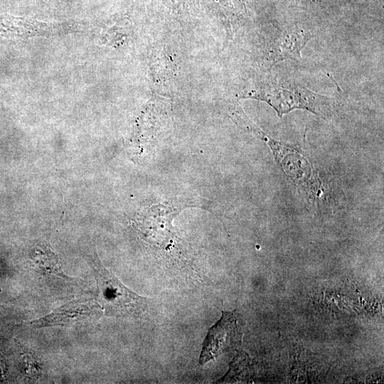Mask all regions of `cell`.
<instances>
[{
  "label": "cell",
  "mask_w": 384,
  "mask_h": 384,
  "mask_svg": "<svg viewBox=\"0 0 384 384\" xmlns=\"http://www.w3.org/2000/svg\"><path fill=\"white\" fill-rule=\"evenodd\" d=\"M248 97L267 102L279 117L294 109L306 110L321 117H329L334 109L333 99L293 82L269 81L248 94Z\"/></svg>",
  "instance_id": "6da1fadb"
},
{
  "label": "cell",
  "mask_w": 384,
  "mask_h": 384,
  "mask_svg": "<svg viewBox=\"0 0 384 384\" xmlns=\"http://www.w3.org/2000/svg\"><path fill=\"white\" fill-rule=\"evenodd\" d=\"M91 262L99 289L100 302L105 315L134 318L142 316L148 306L147 299L126 287L97 257H92Z\"/></svg>",
  "instance_id": "7a4b0ae2"
},
{
  "label": "cell",
  "mask_w": 384,
  "mask_h": 384,
  "mask_svg": "<svg viewBox=\"0 0 384 384\" xmlns=\"http://www.w3.org/2000/svg\"><path fill=\"white\" fill-rule=\"evenodd\" d=\"M313 36L312 31L297 26L274 31L267 45V64L272 66L287 59H301L302 49Z\"/></svg>",
  "instance_id": "3957f363"
},
{
  "label": "cell",
  "mask_w": 384,
  "mask_h": 384,
  "mask_svg": "<svg viewBox=\"0 0 384 384\" xmlns=\"http://www.w3.org/2000/svg\"><path fill=\"white\" fill-rule=\"evenodd\" d=\"M241 334L234 312L223 311L221 319L212 326L203 344L199 362L201 365L235 348Z\"/></svg>",
  "instance_id": "277c9868"
},
{
  "label": "cell",
  "mask_w": 384,
  "mask_h": 384,
  "mask_svg": "<svg viewBox=\"0 0 384 384\" xmlns=\"http://www.w3.org/2000/svg\"><path fill=\"white\" fill-rule=\"evenodd\" d=\"M98 311V304L92 300H78L55 309L42 318L31 321V327L38 328L65 325L88 319Z\"/></svg>",
  "instance_id": "5b68a950"
},
{
  "label": "cell",
  "mask_w": 384,
  "mask_h": 384,
  "mask_svg": "<svg viewBox=\"0 0 384 384\" xmlns=\"http://www.w3.org/2000/svg\"><path fill=\"white\" fill-rule=\"evenodd\" d=\"M306 1H311V2H316V1H319L321 0H306Z\"/></svg>",
  "instance_id": "8992f818"
}]
</instances>
